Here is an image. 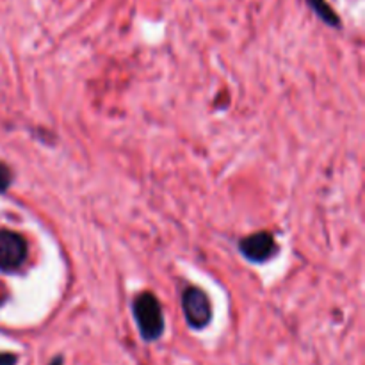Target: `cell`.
Instances as JSON below:
<instances>
[{
	"mask_svg": "<svg viewBox=\"0 0 365 365\" xmlns=\"http://www.w3.org/2000/svg\"><path fill=\"white\" fill-rule=\"evenodd\" d=\"M277 241L271 232H257L239 241V252L250 262L264 264L277 255Z\"/></svg>",
	"mask_w": 365,
	"mask_h": 365,
	"instance_id": "obj_3",
	"label": "cell"
},
{
	"mask_svg": "<svg viewBox=\"0 0 365 365\" xmlns=\"http://www.w3.org/2000/svg\"><path fill=\"white\" fill-rule=\"evenodd\" d=\"M11 182H13V175L6 164L0 163V192H6L9 189Z\"/></svg>",
	"mask_w": 365,
	"mask_h": 365,
	"instance_id": "obj_6",
	"label": "cell"
},
{
	"mask_svg": "<svg viewBox=\"0 0 365 365\" xmlns=\"http://www.w3.org/2000/svg\"><path fill=\"white\" fill-rule=\"evenodd\" d=\"M27 257V241L20 234L0 230V271H16Z\"/></svg>",
	"mask_w": 365,
	"mask_h": 365,
	"instance_id": "obj_4",
	"label": "cell"
},
{
	"mask_svg": "<svg viewBox=\"0 0 365 365\" xmlns=\"http://www.w3.org/2000/svg\"><path fill=\"white\" fill-rule=\"evenodd\" d=\"M0 365H18V355L14 353H0Z\"/></svg>",
	"mask_w": 365,
	"mask_h": 365,
	"instance_id": "obj_7",
	"label": "cell"
},
{
	"mask_svg": "<svg viewBox=\"0 0 365 365\" xmlns=\"http://www.w3.org/2000/svg\"><path fill=\"white\" fill-rule=\"evenodd\" d=\"M48 365H64V360H63V356H56V359H52V362H50Z\"/></svg>",
	"mask_w": 365,
	"mask_h": 365,
	"instance_id": "obj_8",
	"label": "cell"
},
{
	"mask_svg": "<svg viewBox=\"0 0 365 365\" xmlns=\"http://www.w3.org/2000/svg\"><path fill=\"white\" fill-rule=\"evenodd\" d=\"M307 2H309V6L312 7L314 13H316L324 24H328L330 27H341V18H339L337 13L328 6L327 0H307Z\"/></svg>",
	"mask_w": 365,
	"mask_h": 365,
	"instance_id": "obj_5",
	"label": "cell"
},
{
	"mask_svg": "<svg viewBox=\"0 0 365 365\" xmlns=\"http://www.w3.org/2000/svg\"><path fill=\"white\" fill-rule=\"evenodd\" d=\"M132 314L138 324L139 335L145 342L159 341L166 330L163 307L153 292H141L132 302Z\"/></svg>",
	"mask_w": 365,
	"mask_h": 365,
	"instance_id": "obj_1",
	"label": "cell"
},
{
	"mask_svg": "<svg viewBox=\"0 0 365 365\" xmlns=\"http://www.w3.org/2000/svg\"><path fill=\"white\" fill-rule=\"evenodd\" d=\"M182 310L192 330H205L212 321V305L200 287H187L182 292Z\"/></svg>",
	"mask_w": 365,
	"mask_h": 365,
	"instance_id": "obj_2",
	"label": "cell"
}]
</instances>
